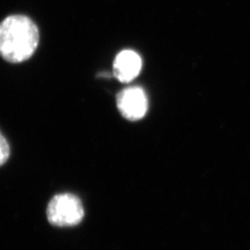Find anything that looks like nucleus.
I'll use <instances>...</instances> for the list:
<instances>
[{"mask_svg":"<svg viewBox=\"0 0 250 250\" xmlns=\"http://www.w3.org/2000/svg\"><path fill=\"white\" fill-rule=\"evenodd\" d=\"M39 30L32 19L10 15L0 22V56L7 62L29 60L39 44Z\"/></svg>","mask_w":250,"mask_h":250,"instance_id":"nucleus-1","label":"nucleus"},{"mask_svg":"<svg viewBox=\"0 0 250 250\" xmlns=\"http://www.w3.org/2000/svg\"><path fill=\"white\" fill-rule=\"evenodd\" d=\"M49 224L57 227H71L80 224L84 217V208L80 198L64 193L52 197L46 208Z\"/></svg>","mask_w":250,"mask_h":250,"instance_id":"nucleus-2","label":"nucleus"},{"mask_svg":"<svg viewBox=\"0 0 250 250\" xmlns=\"http://www.w3.org/2000/svg\"><path fill=\"white\" fill-rule=\"evenodd\" d=\"M147 99L142 88L128 87L117 96V107L121 114L129 121L142 119L147 110Z\"/></svg>","mask_w":250,"mask_h":250,"instance_id":"nucleus-3","label":"nucleus"},{"mask_svg":"<svg viewBox=\"0 0 250 250\" xmlns=\"http://www.w3.org/2000/svg\"><path fill=\"white\" fill-rule=\"evenodd\" d=\"M142 68L140 56L133 50H123L117 55L113 63V72L118 80L129 83L139 74Z\"/></svg>","mask_w":250,"mask_h":250,"instance_id":"nucleus-4","label":"nucleus"},{"mask_svg":"<svg viewBox=\"0 0 250 250\" xmlns=\"http://www.w3.org/2000/svg\"><path fill=\"white\" fill-rule=\"evenodd\" d=\"M10 155V148L9 143L4 137V135L0 133V166L4 165L9 160Z\"/></svg>","mask_w":250,"mask_h":250,"instance_id":"nucleus-5","label":"nucleus"}]
</instances>
